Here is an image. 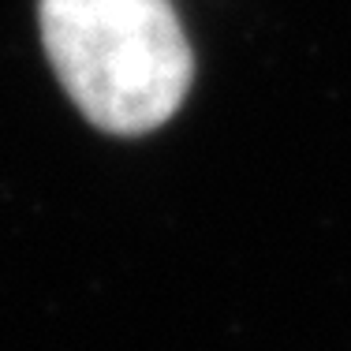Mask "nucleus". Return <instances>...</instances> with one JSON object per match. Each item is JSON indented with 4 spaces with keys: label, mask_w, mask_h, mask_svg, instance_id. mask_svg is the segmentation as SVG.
<instances>
[{
    "label": "nucleus",
    "mask_w": 351,
    "mask_h": 351,
    "mask_svg": "<svg viewBox=\"0 0 351 351\" xmlns=\"http://www.w3.org/2000/svg\"><path fill=\"white\" fill-rule=\"evenodd\" d=\"M41 41L79 112L108 135H146L191 90L172 0H38Z\"/></svg>",
    "instance_id": "nucleus-1"
}]
</instances>
